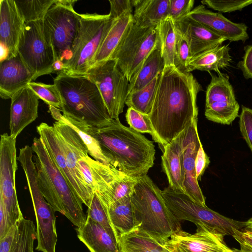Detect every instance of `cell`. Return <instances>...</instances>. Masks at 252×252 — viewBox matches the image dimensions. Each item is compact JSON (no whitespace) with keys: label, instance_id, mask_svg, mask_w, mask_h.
Segmentation results:
<instances>
[{"label":"cell","instance_id":"47","mask_svg":"<svg viewBox=\"0 0 252 252\" xmlns=\"http://www.w3.org/2000/svg\"><path fill=\"white\" fill-rule=\"evenodd\" d=\"M232 237L239 243L240 250L244 252H252V233L243 229H234Z\"/></svg>","mask_w":252,"mask_h":252},{"label":"cell","instance_id":"1","mask_svg":"<svg viewBox=\"0 0 252 252\" xmlns=\"http://www.w3.org/2000/svg\"><path fill=\"white\" fill-rule=\"evenodd\" d=\"M202 87L191 72L165 66L148 115L163 152L165 147L197 119V94Z\"/></svg>","mask_w":252,"mask_h":252},{"label":"cell","instance_id":"22","mask_svg":"<svg viewBox=\"0 0 252 252\" xmlns=\"http://www.w3.org/2000/svg\"><path fill=\"white\" fill-rule=\"evenodd\" d=\"M33 79V74L26 67L18 54L14 57L0 61V97L5 99L11 98Z\"/></svg>","mask_w":252,"mask_h":252},{"label":"cell","instance_id":"40","mask_svg":"<svg viewBox=\"0 0 252 252\" xmlns=\"http://www.w3.org/2000/svg\"><path fill=\"white\" fill-rule=\"evenodd\" d=\"M176 30L175 66L180 71L187 72V66L191 57L189 42L185 35Z\"/></svg>","mask_w":252,"mask_h":252},{"label":"cell","instance_id":"27","mask_svg":"<svg viewBox=\"0 0 252 252\" xmlns=\"http://www.w3.org/2000/svg\"><path fill=\"white\" fill-rule=\"evenodd\" d=\"M165 66L159 40L144 60L141 66L129 82L127 95L150 83Z\"/></svg>","mask_w":252,"mask_h":252},{"label":"cell","instance_id":"52","mask_svg":"<svg viewBox=\"0 0 252 252\" xmlns=\"http://www.w3.org/2000/svg\"><path fill=\"white\" fill-rule=\"evenodd\" d=\"M231 252H234L233 249H232V251Z\"/></svg>","mask_w":252,"mask_h":252},{"label":"cell","instance_id":"34","mask_svg":"<svg viewBox=\"0 0 252 252\" xmlns=\"http://www.w3.org/2000/svg\"><path fill=\"white\" fill-rule=\"evenodd\" d=\"M158 26L162 55L165 66H175L176 30L174 22L168 17L162 20Z\"/></svg>","mask_w":252,"mask_h":252},{"label":"cell","instance_id":"48","mask_svg":"<svg viewBox=\"0 0 252 252\" xmlns=\"http://www.w3.org/2000/svg\"><path fill=\"white\" fill-rule=\"evenodd\" d=\"M16 224L12 226L7 234L0 240V252H9L15 237Z\"/></svg>","mask_w":252,"mask_h":252},{"label":"cell","instance_id":"20","mask_svg":"<svg viewBox=\"0 0 252 252\" xmlns=\"http://www.w3.org/2000/svg\"><path fill=\"white\" fill-rule=\"evenodd\" d=\"M10 99V135L17 137L38 117L39 98L27 86L16 93Z\"/></svg>","mask_w":252,"mask_h":252},{"label":"cell","instance_id":"24","mask_svg":"<svg viewBox=\"0 0 252 252\" xmlns=\"http://www.w3.org/2000/svg\"><path fill=\"white\" fill-rule=\"evenodd\" d=\"M182 132L164 148L161 156V166L166 174L168 186L176 192L185 193L182 163Z\"/></svg>","mask_w":252,"mask_h":252},{"label":"cell","instance_id":"8","mask_svg":"<svg viewBox=\"0 0 252 252\" xmlns=\"http://www.w3.org/2000/svg\"><path fill=\"white\" fill-rule=\"evenodd\" d=\"M78 164L88 185L104 207L130 195L137 181V178L128 176L89 155L81 157Z\"/></svg>","mask_w":252,"mask_h":252},{"label":"cell","instance_id":"46","mask_svg":"<svg viewBox=\"0 0 252 252\" xmlns=\"http://www.w3.org/2000/svg\"><path fill=\"white\" fill-rule=\"evenodd\" d=\"M237 66L246 79H252V45L246 47L242 60Z\"/></svg>","mask_w":252,"mask_h":252},{"label":"cell","instance_id":"51","mask_svg":"<svg viewBox=\"0 0 252 252\" xmlns=\"http://www.w3.org/2000/svg\"><path fill=\"white\" fill-rule=\"evenodd\" d=\"M233 249V251L234 252H244L241 251L240 250H237V249Z\"/></svg>","mask_w":252,"mask_h":252},{"label":"cell","instance_id":"26","mask_svg":"<svg viewBox=\"0 0 252 252\" xmlns=\"http://www.w3.org/2000/svg\"><path fill=\"white\" fill-rule=\"evenodd\" d=\"M133 21L143 27L157 26L169 17L170 0H131Z\"/></svg>","mask_w":252,"mask_h":252},{"label":"cell","instance_id":"35","mask_svg":"<svg viewBox=\"0 0 252 252\" xmlns=\"http://www.w3.org/2000/svg\"><path fill=\"white\" fill-rule=\"evenodd\" d=\"M36 228L33 222L23 218L16 224L15 237L9 252H34Z\"/></svg>","mask_w":252,"mask_h":252},{"label":"cell","instance_id":"3","mask_svg":"<svg viewBox=\"0 0 252 252\" xmlns=\"http://www.w3.org/2000/svg\"><path fill=\"white\" fill-rule=\"evenodd\" d=\"M59 93L63 114L97 127L112 123L100 92L87 74H71L62 71L54 79Z\"/></svg>","mask_w":252,"mask_h":252},{"label":"cell","instance_id":"17","mask_svg":"<svg viewBox=\"0 0 252 252\" xmlns=\"http://www.w3.org/2000/svg\"><path fill=\"white\" fill-rule=\"evenodd\" d=\"M201 142L197 129V119L182 132V163L185 193L196 203L206 207V199L196 178L195 162Z\"/></svg>","mask_w":252,"mask_h":252},{"label":"cell","instance_id":"2","mask_svg":"<svg viewBox=\"0 0 252 252\" xmlns=\"http://www.w3.org/2000/svg\"><path fill=\"white\" fill-rule=\"evenodd\" d=\"M83 124L98 142L110 165L135 178L147 175L153 166L156 150L153 141L124 126L119 119L101 127Z\"/></svg>","mask_w":252,"mask_h":252},{"label":"cell","instance_id":"15","mask_svg":"<svg viewBox=\"0 0 252 252\" xmlns=\"http://www.w3.org/2000/svg\"><path fill=\"white\" fill-rule=\"evenodd\" d=\"M210 74L211 80L206 91L205 116L210 121L229 125L238 116L240 106L229 76L220 72Z\"/></svg>","mask_w":252,"mask_h":252},{"label":"cell","instance_id":"39","mask_svg":"<svg viewBox=\"0 0 252 252\" xmlns=\"http://www.w3.org/2000/svg\"><path fill=\"white\" fill-rule=\"evenodd\" d=\"M28 86L37 94L39 99L49 106L61 109L62 100L54 84H46L41 82L32 81Z\"/></svg>","mask_w":252,"mask_h":252},{"label":"cell","instance_id":"13","mask_svg":"<svg viewBox=\"0 0 252 252\" xmlns=\"http://www.w3.org/2000/svg\"><path fill=\"white\" fill-rule=\"evenodd\" d=\"M87 74L97 86L111 118L119 120L126 104L129 82L117 61L109 59L95 64Z\"/></svg>","mask_w":252,"mask_h":252},{"label":"cell","instance_id":"7","mask_svg":"<svg viewBox=\"0 0 252 252\" xmlns=\"http://www.w3.org/2000/svg\"><path fill=\"white\" fill-rule=\"evenodd\" d=\"M33 156L32 147L27 145L19 150L17 160L25 173L36 218L37 245L35 250L41 252H56L58 237L55 211L39 190Z\"/></svg>","mask_w":252,"mask_h":252},{"label":"cell","instance_id":"14","mask_svg":"<svg viewBox=\"0 0 252 252\" xmlns=\"http://www.w3.org/2000/svg\"><path fill=\"white\" fill-rule=\"evenodd\" d=\"M16 138L4 133L0 141V206L10 227L24 218L18 201L15 175L18 168Z\"/></svg>","mask_w":252,"mask_h":252},{"label":"cell","instance_id":"49","mask_svg":"<svg viewBox=\"0 0 252 252\" xmlns=\"http://www.w3.org/2000/svg\"><path fill=\"white\" fill-rule=\"evenodd\" d=\"M167 243L170 249V252H189L181 246L172 242L169 239L167 241Z\"/></svg>","mask_w":252,"mask_h":252},{"label":"cell","instance_id":"45","mask_svg":"<svg viewBox=\"0 0 252 252\" xmlns=\"http://www.w3.org/2000/svg\"><path fill=\"white\" fill-rule=\"evenodd\" d=\"M210 163L209 157L204 151L202 144L197 152L195 162L196 178L201 181V177Z\"/></svg>","mask_w":252,"mask_h":252},{"label":"cell","instance_id":"30","mask_svg":"<svg viewBox=\"0 0 252 252\" xmlns=\"http://www.w3.org/2000/svg\"><path fill=\"white\" fill-rule=\"evenodd\" d=\"M105 208L111 223L119 236L139 227L131 203V195Z\"/></svg>","mask_w":252,"mask_h":252},{"label":"cell","instance_id":"5","mask_svg":"<svg viewBox=\"0 0 252 252\" xmlns=\"http://www.w3.org/2000/svg\"><path fill=\"white\" fill-rule=\"evenodd\" d=\"M131 200L138 228L151 237L167 241L182 229L180 221L167 208L161 190L148 175L137 178Z\"/></svg>","mask_w":252,"mask_h":252},{"label":"cell","instance_id":"41","mask_svg":"<svg viewBox=\"0 0 252 252\" xmlns=\"http://www.w3.org/2000/svg\"><path fill=\"white\" fill-rule=\"evenodd\" d=\"M202 4L219 12L227 13L241 10L252 4V0H204Z\"/></svg>","mask_w":252,"mask_h":252},{"label":"cell","instance_id":"38","mask_svg":"<svg viewBox=\"0 0 252 252\" xmlns=\"http://www.w3.org/2000/svg\"><path fill=\"white\" fill-rule=\"evenodd\" d=\"M126 121L129 127L140 133H149L158 143L159 142L155 132L148 115L128 107L126 114Z\"/></svg>","mask_w":252,"mask_h":252},{"label":"cell","instance_id":"33","mask_svg":"<svg viewBox=\"0 0 252 252\" xmlns=\"http://www.w3.org/2000/svg\"><path fill=\"white\" fill-rule=\"evenodd\" d=\"M160 74L161 73H159L144 87L129 94L126 97V104L128 107L149 115L152 108Z\"/></svg>","mask_w":252,"mask_h":252},{"label":"cell","instance_id":"19","mask_svg":"<svg viewBox=\"0 0 252 252\" xmlns=\"http://www.w3.org/2000/svg\"><path fill=\"white\" fill-rule=\"evenodd\" d=\"M187 17L226 40L245 42L249 38L247 26L245 24L233 22L221 13L206 9L203 4L193 8Z\"/></svg>","mask_w":252,"mask_h":252},{"label":"cell","instance_id":"21","mask_svg":"<svg viewBox=\"0 0 252 252\" xmlns=\"http://www.w3.org/2000/svg\"><path fill=\"white\" fill-rule=\"evenodd\" d=\"M0 44L9 51V58L18 54V46L26 22L14 0L0 1Z\"/></svg>","mask_w":252,"mask_h":252},{"label":"cell","instance_id":"11","mask_svg":"<svg viewBox=\"0 0 252 252\" xmlns=\"http://www.w3.org/2000/svg\"><path fill=\"white\" fill-rule=\"evenodd\" d=\"M158 26L143 27L133 21L112 53L110 59L117 61L129 82L158 41Z\"/></svg>","mask_w":252,"mask_h":252},{"label":"cell","instance_id":"37","mask_svg":"<svg viewBox=\"0 0 252 252\" xmlns=\"http://www.w3.org/2000/svg\"><path fill=\"white\" fill-rule=\"evenodd\" d=\"M87 217L101 225L118 242L119 236L112 225L106 210L95 193L88 207Z\"/></svg>","mask_w":252,"mask_h":252},{"label":"cell","instance_id":"43","mask_svg":"<svg viewBox=\"0 0 252 252\" xmlns=\"http://www.w3.org/2000/svg\"><path fill=\"white\" fill-rule=\"evenodd\" d=\"M194 0H170L169 17L174 22L183 19L193 9Z\"/></svg>","mask_w":252,"mask_h":252},{"label":"cell","instance_id":"29","mask_svg":"<svg viewBox=\"0 0 252 252\" xmlns=\"http://www.w3.org/2000/svg\"><path fill=\"white\" fill-rule=\"evenodd\" d=\"M232 58L227 45H220L192 58L187 66V72L194 70L217 73L230 65Z\"/></svg>","mask_w":252,"mask_h":252},{"label":"cell","instance_id":"28","mask_svg":"<svg viewBox=\"0 0 252 252\" xmlns=\"http://www.w3.org/2000/svg\"><path fill=\"white\" fill-rule=\"evenodd\" d=\"M120 252H170L167 241L156 239L138 227L119 236Z\"/></svg>","mask_w":252,"mask_h":252},{"label":"cell","instance_id":"42","mask_svg":"<svg viewBox=\"0 0 252 252\" xmlns=\"http://www.w3.org/2000/svg\"><path fill=\"white\" fill-rule=\"evenodd\" d=\"M241 133L252 153V109L242 106L239 116Z\"/></svg>","mask_w":252,"mask_h":252},{"label":"cell","instance_id":"6","mask_svg":"<svg viewBox=\"0 0 252 252\" xmlns=\"http://www.w3.org/2000/svg\"><path fill=\"white\" fill-rule=\"evenodd\" d=\"M114 19L108 14H80V25L71 48V57L63 71L87 74L94 58Z\"/></svg>","mask_w":252,"mask_h":252},{"label":"cell","instance_id":"31","mask_svg":"<svg viewBox=\"0 0 252 252\" xmlns=\"http://www.w3.org/2000/svg\"><path fill=\"white\" fill-rule=\"evenodd\" d=\"M132 22L133 13L126 14L115 20L103 40L92 66L110 59Z\"/></svg>","mask_w":252,"mask_h":252},{"label":"cell","instance_id":"23","mask_svg":"<svg viewBox=\"0 0 252 252\" xmlns=\"http://www.w3.org/2000/svg\"><path fill=\"white\" fill-rule=\"evenodd\" d=\"M174 22L175 28L185 35L189 42L191 58L222 45L226 40L187 16Z\"/></svg>","mask_w":252,"mask_h":252},{"label":"cell","instance_id":"4","mask_svg":"<svg viewBox=\"0 0 252 252\" xmlns=\"http://www.w3.org/2000/svg\"><path fill=\"white\" fill-rule=\"evenodd\" d=\"M39 190L55 212L65 216L78 228L86 223L83 203L61 173L39 138L32 146Z\"/></svg>","mask_w":252,"mask_h":252},{"label":"cell","instance_id":"18","mask_svg":"<svg viewBox=\"0 0 252 252\" xmlns=\"http://www.w3.org/2000/svg\"><path fill=\"white\" fill-rule=\"evenodd\" d=\"M197 229L194 234L182 229L169 239L189 252H231L224 241V235L203 223L195 224Z\"/></svg>","mask_w":252,"mask_h":252},{"label":"cell","instance_id":"9","mask_svg":"<svg viewBox=\"0 0 252 252\" xmlns=\"http://www.w3.org/2000/svg\"><path fill=\"white\" fill-rule=\"evenodd\" d=\"M165 203L174 217L179 221L188 220L196 224L203 223L225 235L233 236L234 229L241 230L246 226V221L236 220L224 217L201 206L186 194L176 192L169 186L161 190Z\"/></svg>","mask_w":252,"mask_h":252},{"label":"cell","instance_id":"32","mask_svg":"<svg viewBox=\"0 0 252 252\" xmlns=\"http://www.w3.org/2000/svg\"><path fill=\"white\" fill-rule=\"evenodd\" d=\"M49 109L52 117L56 121H61L67 124L78 133L86 145L88 154L91 157L99 162L110 165L102 152L98 142L87 132L82 123L63 115L58 108L49 106Z\"/></svg>","mask_w":252,"mask_h":252},{"label":"cell","instance_id":"25","mask_svg":"<svg viewBox=\"0 0 252 252\" xmlns=\"http://www.w3.org/2000/svg\"><path fill=\"white\" fill-rule=\"evenodd\" d=\"M76 231L78 238L90 252H120L115 238L88 217L85 224Z\"/></svg>","mask_w":252,"mask_h":252},{"label":"cell","instance_id":"50","mask_svg":"<svg viewBox=\"0 0 252 252\" xmlns=\"http://www.w3.org/2000/svg\"><path fill=\"white\" fill-rule=\"evenodd\" d=\"M243 230L252 233V218L246 221V226Z\"/></svg>","mask_w":252,"mask_h":252},{"label":"cell","instance_id":"36","mask_svg":"<svg viewBox=\"0 0 252 252\" xmlns=\"http://www.w3.org/2000/svg\"><path fill=\"white\" fill-rule=\"evenodd\" d=\"M26 23L43 20L56 0H15Z\"/></svg>","mask_w":252,"mask_h":252},{"label":"cell","instance_id":"10","mask_svg":"<svg viewBox=\"0 0 252 252\" xmlns=\"http://www.w3.org/2000/svg\"><path fill=\"white\" fill-rule=\"evenodd\" d=\"M76 0H56L43 20L44 29L54 48L56 60L64 63L71 57V48L80 25V14L74 9Z\"/></svg>","mask_w":252,"mask_h":252},{"label":"cell","instance_id":"16","mask_svg":"<svg viewBox=\"0 0 252 252\" xmlns=\"http://www.w3.org/2000/svg\"><path fill=\"white\" fill-rule=\"evenodd\" d=\"M53 126L63 149L68 168L77 185L78 197L83 204L89 207L94 192L86 182L78 164L81 157L89 155L87 148L78 133L69 126L56 121Z\"/></svg>","mask_w":252,"mask_h":252},{"label":"cell","instance_id":"44","mask_svg":"<svg viewBox=\"0 0 252 252\" xmlns=\"http://www.w3.org/2000/svg\"><path fill=\"white\" fill-rule=\"evenodd\" d=\"M110 16L116 20L128 13H133V6L131 0H109Z\"/></svg>","mask_w":252,"mask_h":252},{"label":"cell","instance_id":"12","mask_svg":"<svg viewBox=\"0 0 252 252\" xmlns=\"http://www.w3.org/2000/svg\"><path fill=\"white\" fill-rule=\"evenodd\" d=\"M17 51L26 67L33 74V80L53 73L56 57L45 33L43 20L26 23Z\"/></svg>","mask_w":252,"mask_h":252}]
</instances>
